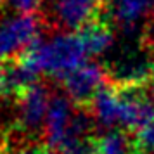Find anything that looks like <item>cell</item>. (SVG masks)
I'll return each mask as SVG.
<instances>
[{"label": "cell", "mask_w": 154, "mask_h": 154, "mask_svg": "<svg viewBox=\"0 0 154 154\" xmlns=\"http://www.w3.org/2000/svg\"><path fill=\"white\" fill-rule=\"evenodd\" d=\"M142 42H144L146 49L154 52V14L151 16V19L147 21L146 28H144V38H142Z\"/></svg>", "instance_id": "cell-15"}, {"label": "cell", "mask_w": 154, "mask_h": 154, "mask_svg": "<svg viewBox=\"0 0 154 154\" xmlns=\"http://www.w3.org/2000/svg\"><path fill=\"white\" fill-rule=\"evenodd\" d=\"M11 154H52L50 147H24V149H17L12 151Z\"/></svg>", "instance_id": "cell-16"}, {"label": "cell", "mask_w": 154, "mask_h": 154, "mask_svg": "<svg viewBox=\"0 0 154 154\" xmlns=\"http://www.w3.org/2000/svg\"><path fill=\"white\" fill-rule=\"evenodd\" d=\"M107 11L114 24L132 29L144 17L154 14V0H107Z\"/></svg>", "instance_id": "cell-9"}, {"label": "cell", "mask_w": 154, "mask_h": 154, "mask_svg": "<svg viewBox=\"0 0 154 154\" xmlns=\"http://www.w3.org/2000/svg\"><path fill=\"white\" fill-rule=\"evenodd\" d=\"M135 140H130L126 133L114 128L94 140L92 154H135Z\"/></svg>", "instance_id": "cell-12"}, {"label": "cell", "mask_w": 154, "mask_h": 154, "mask_svg": "<svg viewBox=\"0 0 154 154\" xmlns=\"http://www.w3.org/2000/svg\"><path fill=\"white\" fill-rule=\"evenodd\" d=\"M42 40V23L33 14H16L0 21V61L19 59Z\"/></svg>", "instance_id": "cell-2"}, {"label": "cell", "mask_w": 154, "mask_h": 154, "mask_svg": "<svg viewBox=\"0 0 154 154\" xmlns=\"http://www.w3.org/2000/svg\"><path fill=\"white\" fill-rule=\"evenodd\" d=\"M0 9H2V4H0Z\"/></svg>", "instance_id": "cell-18"}, {"label": "cell", "mask_w": 154, "mask_h": 154, "mask_svg": "<svg viewBox=\"0 0 154 154\" xmlns=\"http://www.w3.org/2000/svg\"><path fill=\"white\" fill-rule=\"evenodd\" d=\"M75 109H73V100L68 95H54L50 100L49 112L45 118V139H47V146L50 149H59L69 132L71 121L75 116Z\"/></svg>", "instance_id": "cell-8"}, {"label": "cell", "mask_w": 154, "mask_h": 154, "mask_svg": "<svg viewBox=\"0 0 154 154\" xmlns=\"http://www.w3.org/2000/svg\"><path fill=\"white\" fill-rule=\"evenodd\" d=\"M87 49L80 33L75 31H59L47 40H40L31 50L19 59L36 76H52L64 80L69 73L87 63Z\"/></svg>", "instance_id": "cell-1"}, {"label": "cell", "mask_w": 154, "mask_h": 154, "mask_svg": "<svg viewBox=\"0 0 154 154\" xmlns=\"http://www.w3.org/2000/svg\"><path fill=\"white\" fill-rule=\"evenodd\" d=\"M43 4V0H7V5L19 14H33Z\"/></svg>", "instance_id": "cell-14"}, {"label": "cell", "mask_w": 154, "mask_h": 154, "mask_svg": "<svg viewBox=\"0 0 154 154\" xmlns=\"http://www.w3.org/2000/svg\"><path fill=\"white\" fill-rule=\"evenodd\" d=\"M107 69L99 63H85L63 80L66 95L75 104H88L107 83Z\"/></svg>", "instance_id": "cell-5"}, {"label": "cell", "mask_w": 154, "mask_h": 154, "mask_svg": "<svg viewBox=\"0 0 154 154\" xmlns=\"http://www.w3.org/2000/svg\"><path fill=\"white\" fill-rule=\"evenodd\" d=\"M118 90L121 95V116H119L121 128L139 130L154 118V97L146 92V87H132Z\"/></svg>", "instance_id": "cell-7"}, {"label": "cell", "mask_w": 154, "mask_h": 154, "mask_svg": "<svg viewBox=\"0 0 154 154\" xmlns=\"http://www.w3.org/2000/svg\"><path fill=\"white\" fill-rule=\"evenodd\" d=\"M107 0H52V21L64 31H80L88 23L97 19Z\"/></svg>", "instance_id": "cell-4"}, {"label": "cell", "mask_w": 154, "mask_h": 154, "mask_svg": "<svg viewBox=\"0 0 154 154\" xmlns=\"http://www.w3.org/2000/svg\"><path fill=\"white\" fill-rule=\"evenodd\" d=\"M7 92V69L0 66V95Z\"/></svg>", "instance_id": "cell-17"}, {"label": "cell", "mask_w": 154, "mask_h": 154, "mask_svg": "<svg viewBox=\"0 0 154 154\" xmlns=\"http://www.w3.org/2000/svg\"><path fill=\"white\" fill-rule=\"evenodd\" d=\"M52 100L49 88L42 83H33L21 90L17 102V123L28 133H36L45 126V118Z\"/></svg>", "instance_id": "cell-6"}, {"label": "cell", "mask_w": 154, "mask_h": 154, "mask_svg": "<svg viewBox=\"0 0 154 154\" xmlns=\"http://www.w3.org/2000/svg\"><path fill=\"white\" fill-rule=\"evenodd\" d=\"M154 52L149 49L125 52L111 64L107 69V76L111 83L118 88H132V87H146L151 83L154 75Z\"/></svg>", "instance_id": "cell-3"}, {"label": "cell", "mask_w": 154, "mask_h": 154, "mask_svg": "<svg viewBox=\"0 0 154 154\" xmlns=\"http://www.w3.org/2000/svg\"><path fill=\"white\" fill-rule=\"evenodd\" d=\"M92 104V116L95 123L104 126L107 130H114L119 126L121 116V95L114 85H106L102 90L94 97Z\"/></svg>", "instance_id": "cell-10"}, {"label": "cell", "mask_w": 154, "mask_h": 154, "mask_svg": "<svg viewBox=\"0 0 154 154\" xmlns=\"http://www.w3.org/2000/svg\"><path fill=\"white\" fill-rule=\"evenodd\" d=\"M78 33L83 40L88 57L102 56L107 50H111V47L114 45V33H112L111 26L99 17L88 23L87 26H83Z\"/></svg>", "instance_id": "cell-11"}, {"label": "cell", "mask_w": 154, "mask_h": 154, "mask_svg": "<svg viewBox=\"0 0 154 154\" xmlns=\"http://www.w3.org/2000/svg\"><path fill=\"white\" fill-rule=\"evenodd\" d=\"M135 146H137V151H140V152L154 154V118L137 130Z\"/></svg>", "instance_id": "cell-13"}]
</instances>
